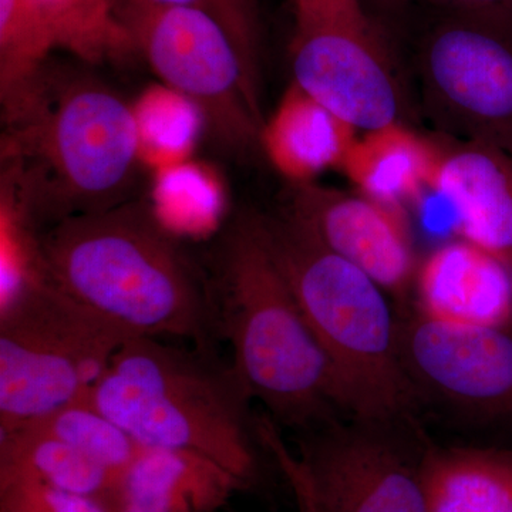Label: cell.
<instances>
[{
	"mask_svg": "<svg viewBox=\"0 0 512 512\" xmlns=\"http://www.w3.org/2000/svg\"><path fill=\"white\" fill-rule=\"evenodd\" d=\"M2 119V185L35 231L133 200L134 107L93 73L50 60L2 100Z\"/></svg>",
	"mask_w": 512,
	"mask_h": 512,
	"instance_id": "cell-1",
	"label": "cell"
},
{
	"mask_svg": "<svg viewBox=\"0 0 512 512\" xmlns=\"http://www.w3.org/2000/svg\"><path fill=\"white\" fill-rule=\"evenodd\" d=\"M40 276L130 338L215 352L210 284L146 202L76 215L36 234Z\"/></svg>",
	"mask_w": 512,
	"mask_h": 512,
	"instance_id": "cell-2",
	"label": "cell"
},
{
	"mask_svg": "<svg viewBox=\"0 0 512 512\" xmlns=\"http://www.w3.org/2000/svg\"><path fill=\"white\" fill-rule=\"evenodd\" d=\"M211 289L218 338L232 366L276 424L315 429L340 407L328 359L269 251L258 215L222 238Z\"/></svg>",
	"mask_w": 512,
	"mask_h": 512,
	"instance_id": "cell-3",
	"label": "cell"
},
{
	"mask_svg": "<svg viewBox=\"0 0 512 512\" xmlns=\"http://www.w3.org/2000/svg\"><path fill=\"white\" fill-rule=\"evenodd\" d=\"M262 234L328 359L342 412L392 429L419 396L400 353V318L366 272L320 244L291 215H258Z\"/></svg>",
	"mask_w": 512,
	"mask_h": 512,
	"instance_id": "cell-4",
	"label": "cell"
},
{
	"mask_svg": "<svg viewBox=\"0 0 512 512\" xmlns=\"http://www.w3.org/2000/svg\"><path fill=\"white\" fill-rule=\"evenodd\" d=\"M140 447L191 451L248 490L261 477L254 397L215 352L130 338L86 397Z\"/></svg>",
	"mask_w": 512,
	"mask_h": 512,
	"instance_id": "cell-5",
	"label": "cell"
},
{
	"mask_svg": "<svg viewBox=\"0 0 512 512\" xmlns=\"http://www.w3.org/2000/svg\"><path fill=\"white\" fill-rule=\"evenodd\" d=\"M128 339L47 284L39 271L2 292L0 433L86 399Z\"/></svg>",
	"mask_w": 512,
	"mask_h": 512,
	"instance_id": "cell-6",
	"label": "cell"
},
{
	"mask_svg": "<svg viewBox=\"0 0 512 512\" xmlns=\"http://www.w3.org/2000/svg\"><path fill=\"white\" fill-rule=\"evenodd\" d=\"M392 429L316 427L296 450L268 414L256 417L262 450L291 488L298 512H429L424 451L389 436Z\"/></svg>",
	"mask_w": 512,
	"mask_h": 512,
	"instance_id": "cell-7",
	"label": "cell"
},
{
	"mask_svg": "<svg viewBox=\"0 0 512 512\" xmlns=\"http://www.w3.org/2000/svg\"><path fill=\"white\" fill-rule=\"evenodd\" d=\"M121 15L138 55L161 84L197 106L222 146L241 154L261 148L262 80L220 23L200 10L143 0H121Z\"/></svg>",
	"mask_w": 512,
	"mask_h": 512,
	"instance_id": "cell-8",
	"label": "cell"
},
{
	"mask_svg": "<svg viewBox=\"0 0 512 512\" xmlns=\"http://www.w3.org/2000/svg\"><path fill=\"white\" fill-rule=\"evenodd\" d=\"M419 49L424 109L451 140L512 157V8H456Z\"/></svg>",
	"mask_w": 512,
	"mask_h": 512,
	"instance_id": "cell-9",
	"label": "cell"
},
{
	"mask_svg": "<svg viewBox=\"0 0 512 512\" xmlns=\"http://www.w3.org/2000/svg\"><path fill=\"white\" fill-rule=\"evenodd\" d=\"M292 3V83L359 133L404 123L392 60L362 2Z\"/></svg>",
	"mask_w": 512,
	"mask_h": 512,
	"instance_id": "cell-10",
	"label": "cell"
},
{
	"mask_svg": "<svg viewBox=\"0 0 512 512\" xmlns=\"http://www.w3.org/2000/svg\"><path fill=\"white\" fill-rule=\"evenodd\" d=\"M400 353L419 399L474 420L512 417V325L461 328L414 313Z\"/></svg>",
	"mask_w": 512,
	"mask_h": 512,
	"instance_id": "cell-11",
	"label": "cell"
},
{
	"mask_svg": "<svg viewBox=\"0 0 512 512\" xmlns=\"http://www.w3.org/2000/svg\"><path fill=\"white\" fill-rule=\"evenodd\" d=\"M284 211L390 295L403 296L413 285L419 264L404 208L313 181L292 185Z\"/></svg>",
	"mask_w": 512,
	"mask_h": 512,
	"instance_id": "cell-12",
	"label": "cell"
},
{
	"mask_svg": "<svg viewBox=\"0 0 512 512\" xmlns=\"http://www.w3.org/2000/svg\"><path fill=\"white\" fill-rule=\"evenodd\" d=\"M417 313L461 328L512 325V266L458 238L431 251L413 282Z\"/></svg>",
	"mask_w": 512,
	"mask_h": 512,
	"instance_id": "cell-13",
	"label": "cell"
},
{
	"mask_svg": "<svg viewBox=\"0 0 512 512\" xmlns=\"http://www.w3.org/2000/svg\"><path fill=\"white\" fill-rule=\"evenodd\" d=\"M437 144L430 191L453 208L458 238L512 266V157L484 144Z\"/></svg>",
	"mask_w": 512,
	"mask_h": 512,
	"instance_id": "cell-14",
	"label": "cell"
},
{
	"mask_svg": "<svg viewBox=\"0 0 512 512\" xmlns=\"http://www.w3.org/2000/svg\"><path fill=\"white\" fill-rule=\"evenodd\" d=\"M245 491L237 477L210 458L140 447L114 476L107 503L113 512H218Z\"/></svg>",
	"mask_w": 512,
	"mask_h": 512,
	"instance_id": "cell-15",
	"label": "cell"
},
{
	"mask_svg": "<svg viewBox=\"0 0 512 512\" xmlns=\"http://www.w3.org/2000/svg\"><path fill=\"white\" fill-rule=\"evenodd\" d=\"M359 131L291 83L271 116L259 147L291 185L313 183L340 170Z\"/></svg>",
	"mask_w": 512,
	"mask_h": 512,
	"instance_id": "cell-16",
	"label": "cell"
},
{
	"mask_svg": "<svg viewBox=\"0 0 512 512\" xmlns=\"http://www.w3.org/2000/svg\"><path fill=\"white\" fill-rule=\"evenodd\" d=\"M437 154L439 144L390 124L360 133L340 171L360 194L407 210L430 190Z\"/></svg>",
	"mask_w": 512,
	"mask_h": 512,
	"instance_id": "cell-17",
	"label": "cell"
},
{
	"mask_svg": "<svg viewBox=\"0 0 512 512\" xmlns=\"http://www.w3.org/2000/svg\"><path fill=\"white\" fill-rule=\"evenodd\" d=\"M429 512H512V450L426 447Z\"/></svg>",
	"mask_w": 512,
	"mask_h": 512,
	"instance_id": "cell-18",
	"label": "cell"
},
{
	"mask_svg": "<svg viewBox=\"0 0 512 512\" xmlns=\"http://www.w3.org/2000/svg\"><path fill=\"white\" fill-rule=\"evenodd\" d=\"M0 481H30L109 501L114 474L37 427L0 433Z\"/></svg>",
	"mask_w": 512,
	"mask_h": 512,
	"instance_id": "cell-19",
	"label": "cell"
},
{
	"mask_svg": "<svg viewBox=\"0 0 512 512\" xmlns=\"http://www.w3.org/2000/svg\"><path fill=\"white\" fill-rule=\"evenodd\" d=\"M52 20L59 49L86 66L119 63L138 55L121 15V0H37Z\"/></svg>",
	"mask_w": 512,
	"mask_h": 512,
	"instance_id": "cell-20",
	"label": "cell"
},
{
	"mask_svg": "<svg viewBox=\"0 0 512 512\" xmlns=\"http://www.w3.org/2000/svg\"><path fill=\"white\" fill-rule=\"evenodd\" d=\"M143 164L153 170L190 160L205 121L200 110L180 93L158 84L133 104Z\"/></svg>",
	"mask_w": 512,
	"mask_h": 512,
	"instance_id": "cell-21",
	"label": "cell"
},
{
	"mask_svg": "<svg viewBox=\"0 0 512 512\" xmlns=\"http://www.w3.org/2000/svg\"><path fill=\"white\" fill-rule=\"evenodd\" d=\"M59 39L37 0H0V100L42 72Z\"/></svg>",
	"mask_w": 512,
	"mask_h": 512,
	"instance_id": "cell-22",
	"label": "cell"
},
{
	"mask_svg": "<svg viewBox=\"0 0 512 512\" xmlns=\"http://www.w3.org/2000/svg\"><path fill=\"white\" fill-rule=\"evenodd\" d=\"M32 427L70 444L114 476L130 464L140 448L119 424L101 413L89 399L70 404Z\"/></svg>",
	"mask_w": 512,
	"mask_h": 512,
	"instance_id": "cell-23",
	"label": "cell"
},
{
	"mask_svg": "<svg viewBox=\"0 0 512 512\" xmlns=\"http://www.w3.org/2000/svg\"><path fill=\"white\" fill-rule=\"evenodd\" d=\"M153 208L158 220L168 229L175 220H215L222 208V185L201 164L184 163L171 165L156 171L153 187Z\"/></svg>",
	"mask_w": 512,
	"mask_h": 512,
	"instance_id": "cell-24",
	"label": "cell"
},
{
	"mask_svg": "<svg viewBox=\"0 0 512 512\" xmlns=\"http://www.w3.org/2000/svg\"><path fill=\"white\" fill-rule=\"evenodd\" d=\"M157 5L180 6L200 10L211 16L228 33L242 59L262 80V26L256 0H143Z\"/></svg>",
	"mask_w": 512,
	"mask_h": 512,
	"instance_id": "cell-25",
	"label": "cell"
},
{
	"mask_svg": "<svg viewBox=\"0 0 512 512\" xmlns=\"http://www.w3.org/2000/svg\"><path fill=\"white\" fill-rule=\"evenodd\" d=\"M0 512H113L109 503L30 481H0Z\"/></svg>",
	"mask_w": 512,
	"mask_h": 512,
	"instance_id": "cell-26",
	"label": "cell"
},
{
	"mask_svg": "<svg viewBox=\"0 0 512 512\" xmlns=\"http://www.w3.org/2000/svg\"><path fill=\"white\" fill-rule=\"evenodd\" d=\"M413 2L431 3V5L456 8H512V0H413Z\"/></svg>",
	"mask_w": 512,
	"mask_h": 512,
	"instance_id": "cell-27",
	"label": "cell"
}]
</instances>
